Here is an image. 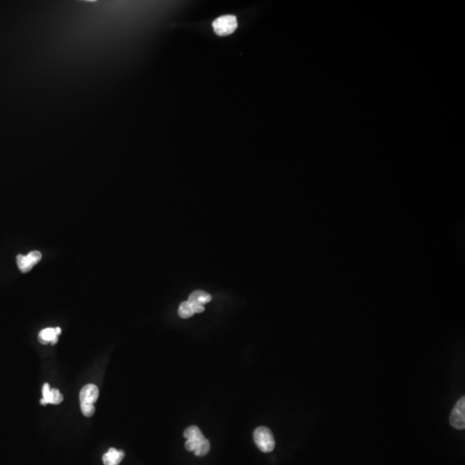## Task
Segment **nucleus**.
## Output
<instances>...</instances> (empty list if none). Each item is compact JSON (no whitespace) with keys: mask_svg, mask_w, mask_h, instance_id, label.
<instances>
[{"mask_svg":"<svg viewBox=\"0 0 465 465\" xmlns=\"http://www.w3.org/2000/svg\"><path fill=\"white\" fill-rule=\"evenodd\" d=\"M253 438L258 449L265 453L274 450L275 439L271 430L265 426H259L254 431Z\"/></svg>","mask_w":465,"mask_h":465,"instance_id":"1","label":"nucleus"},{"mask_svg":"<svg viewBox=\"0 0 465 465\" xmlns=\"http://www.w3.org/2000/svg\"><path fill=\"white\" fill-rule=\"evenodd\" d=\"M238 22L234 16H223L213 22V29L218 36H224L234 32Z\"/></svg>","mask_w":465,"mask_h":465,"instance_id":"2","label":"nucleus"},{"mask_svg":"<svg viewBox=\"0 0 465 465\" xmlns=\"http://www.w3.org/2000/svg\"><path fill=\"white\" fill-rule=\"evenodd\" d=\"M184 437L187 439V441L185 443V448L189 452H195L205 439L201 430L196 426L188 427L187 429L184 431Z\"/></svg>","mask_w":465,"mask_h":465,"instance_id":"3","label":"nucleus"},{"mask_svg":"<svg viewBox=\"0 0 465 465\" xmlns=\"http://www.w3.org/2000/svg\"><path fill=\"white\" fill-rule=\"evenodd\" d=\"M450 422L454 428L459 430H464L465 428V396L460 398L457 402L455 407H453Z\"/></svg>","mask_w":465,"mask_h":465,"instance_id":"4","label":"nucleus"},{"mask_svg":"<svg viewBox=\"0 0 465 465\" xmlns=\"http://www.w3.org/2000/svg\"><path fill=\"white\" fill-rule=\"evenodd\" d=\"M98 388L97 386L94 385H85L83 388L81 389L80 394H79V399L80 402L84 403L93 404L98 398Z\"/></svg>","mask_w":465,"mask_h":465,"instance_id":"5","label":"nucleus"},{"mask_svg":"<svg viewBox=\"0 0 465 465\" xmlns=\"http://www.w3.org/2000/svg\"><path fill=\"white\" fill-rule=\"evenodd\" d=\"M124 456H125V453L123 451H118L115 448H110L109 452L103 455V464L104 465H119L120 463L124 458Z\"/></svg>","mask_w":465,"mask_h":465,"instance_id":"6","label":"nucleus"},{"mask_svg":"<svg viewBox=\"0 0 465 465\" xmlns=\"http://www.w3.org/2000/svg\"><path fill=\"white\" fill-rule=\"evenodd\" d=\"M211 299H212V297H211V296H210L209 293H207L205 291H194V292H192V293L190 295L188 302L191 303V304H192V303H196V304L204 305V304L210 303Z\"/></svg>","mask_w":465,"mask_h":465,"instance_id":"7","label":"nucleus"},{"mask_svg":"<svg viewBox=\"0 0 465 465\" xmlns=\"http://www.w3.org/2000/svg\"><path fill=\"white\" fill-rule=\"evenodd\" d=\"M16 264H17V266H18L20 271L23 272V273L29 272L34 266L32 263L27 257V255L24 256L22 255V254H19L16 257Z\"/></svg>","mask_w":465,"mask_h":465,"instance_id":"8","label":"nucleus"},{"mask_svg":"<svg viewBox=\"0 0 465 465\" xmlns=\"http://www.w3.org/2000/svg\"><path fill=\"white\" fill-rule=\"evenodd\" d=\"M194 313H194L193 310L191 308V304L188 301L183 302L180 304L179 309H178V314H179L181 318H184V319L190 318V317L193 315Z\"/></svg>","mask_w":465,"mask_h":465,"instance_id":"9","label":"nucleus"},{"mask_svg":"<svg viewBox=\"0 0 465 465\" xmlns=\"http://www.w3.org/2000/svg\"><path fill=\"white\" fill-rule=\"evenodd\" d=\"M56 336L58 335L55 333V328L49 327V328H45V329L42 330V331L40 332V333H39L38 338L39 339H43V340L50 343L52 339L55 338Z\"/></svg>","mask_w":465,"mask_h":465,"instance_id":"10","label":"nucleus"},{"mask_svg":"<svg viewBox=\"0 0 465 465\" xmlns=\"http://www.w3.org/2000/svg\"><path fill=\"white\" fill-rule=\"evenodd\" d=\"M210 442H209L208 439H205L204 442L202 443L199 447L194 452H195V455L197 456V457H203V456L207 455L210 452Z\"/></svg>","mask_w":465,"mask_h":465,"instance_id":"11","label":"nucleus"},{"mask_svg":"<svg viewBox=\"0 0 465 465\" xmlns=\"http://www.w3.org/2000/svg\"><path fill=\"white\" fill-rule=\"evenodd\" d=\"M80 407L81 410H82V413H83V414H84V416H92V415L94 414V413H95V407H94L93 404L84 403V402H81Z\"/></svg>","mask_w":465,"mask_h":465,"instance_id":"12","label":"nucleus"},{"mask_svg":"<svg viewBox=\"0 0 465 465\" xmlns=\"http://www.w3.org/2000/svg\"><path fill=\"white\" fill-rule=\"evenodd\" d=\"M42 395L43 399L49 403L53 402V394H52L51 388L49 387V384H45L42 388Z\"/></svg>","mask_w":465,"mask_h":465,"instance_id":"13","label":"nucleus"},{"mask_svg":"<svg viewBox=\"0 0 465 465\" xmlns=\"http://www.w3.org/2000/svg\"><path fill=\"white\" fill-rule=\"evenodd\" d=\"M28 258H29L30 262L32 263L33 265H36L37 263L41 261L42 259V253L38 252V251H33V252H29V254L27 255Z\"/></svg>","mask_w":465,"mask_h":465,"instance_id":"14","label":"nucleus"},{"mask_svg":"<svg viewBox=\"0 0 465 465\" xmlns=\"http://www.w3.org/2000/svg\"><path fill=\"white\" fill-rule=\"evenodd\" d=\"M191 304V303H190ZM191 308L193 310L194 313H202L204 311V305L202 304H196V303H192L191 304Z\"/></svg>","mask_w":465,"mask_h":465,"instance_id":"15","label":"nucleus"},{"mask_svg":"<svg viewBox=\"0 0 465 465\" xmlns=\"http://www.w3.org/2000/svg\"><path fill=\"white\" fill-rule=\"evenodd\" d=\"M57 341H58V336H56L55 338H54V339H52L51 341H50V343H51L52 345H55V344L57 343Z\"/></svg>","mask_w":465,"mask_h":465,"instance_id":"16","label":"nucleus"},{"mask_svg":"<svg viewBox=\"0 0 465 465\" xmlns=\"http://www.w3.org/2000/svg\"><path fill=\"white\" fill-rule=\"evenodd\" d=\"M55 333H56V334H57V335H60V334H61V333H62V329H61L60 327H56V328H55Z\"/></svg>","mask_w":465,"mask_h":465,"instance_id":"17","label":"nucleus"},{"mask_svg":"<svg viewBox=\"0 0 465 465\" xmlns=\"http://www.w3.org/2000/svg\"><path fill=\"white\" fill-rule=\"evenodd\" d=\"M40 402H41V404H42V405H44V406H45V405H47V404H48V402H47V401H46V400H44L43 398H42V400H41V401H40Z\"/></svg>","mask_w":465,"mask_h":465,"instance_id":"18","label":"nucleus"}]
</instances>
